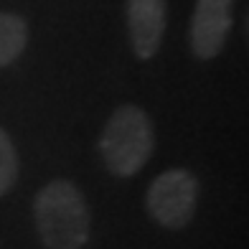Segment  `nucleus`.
Returning a JSON list of instances; mask_svg holds the SVG:
<instances>
[{
    "instance_id": "5",
    "label": "nucleus",
    "mask_w": 249,
    "mask_h": 249,
    "mask_svg": "<svg viewBox=\"0 0 249 249\" xmlns=\"http://www.w3.org/2000/svg\"><path fill=\"white\" fill-rule=\"evenodd\" d=\"M127 33L135 56L153 59L165 33V0H127Z\"/></svg>"
},
{
    "instance_id": "7",
    "label": "nucleus",
    "mask_w": 249,
    "mask_h": 249,
    "mask_svg": "<svg viewBox=\"0 0 249 249\" xmlns=\"http://www.w3.org/2000/svg\"><path fill=\"white\" fill-rule=\"evenodd\" d=\"M16 178H18V155L8 132L0 127V196H5L13 188Z\"/></svg>"
},
{
    "instance_id": "2",
    "label": "nucleus",
    "mask_w": 249,
    "mask_h": 249,
    "mask_svg": "<svg viewBox=\"0 0 249 249\" xmlns=\"http://www.w3.org/2000/svg\"><path fill=\"white\" fill-rule=\"evenodd\" d=\"M155 150V130L148 112L122 105L112 112L99 138V155L107 171L117 178L140 173Z\"/></svg>"
},
{
    "instance_id": "3",
    "label": "nucleus",
    "mask_w": 249,
    "mask_h": 249,
    "mask_svg": "<svg viewBox=\"0 0 249 249\" xmlns=\"http://www.w3.org/2000/svg\"><path fill=\"white\" fill-rule=\"evenodd\" d=\"M148 211L165 229H183L194 219L198 203V180L186 168L160 173L148 188Z\"/></svg>"
},
{
    "instance_id": "1",
    "label": "nucleus",
    "mask_w": 249,
    "mask_h": 249,
    "mask_svg": "<svg viewBox=\"0 0 249 249\" xmlns=\"http://www.w3.org/2000/svg\"><path fill=\"white\" fill-rule=\"evenodd\" d=\"M38 236L46 249H82L89 242L92 213L71 180H51L33 203Z\"/></svg>"
},
{
    "instance_id": "4",
    "label": "nucleus",
    "mask_w": 249,
    "mask_h": 249,
    "mask_svg": "<svg viewBox=\"0 0 249 249\" xmlns=\"http://www.w3.org/2000/svg\"><path fill=\"white\" fill-rule=\"evenodd\" d=\"M234 23V0H198L191 18V51L209 61L219 56Z\"/></svg>"
},
{
    "instance_id": "6",
    "label": "nucleus",
    "mask_w": 249,
    "mask_h": 249,
    "mask_svg": "<svg viewBox=\"0 0 249 249\" xmlns=\"http://www.w3.org/2000/svg\"><path fill=\"white\" fill-rule=\"evenodd\" d=\"M28 43V26L20 16L0 10V66L13 64Z\"/></svg>"
}]
</instances>
